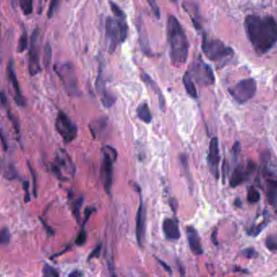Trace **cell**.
<instances>
[{
  "label": "cell",
  "instance_id": "cell-1",
  "mask_svg": "<svg viewBox=\"0 0 277 277\" xmlns=\"http://www.w3.org/2000/svg\"><path fill=\"white\" fill-rule=\"evenodd\" d=\"M245 29L257 54H266L276 44L277 21L271 16H247Z\"/></svg>",
  "mask_w": 277,
  "mask_h": 277
},
{
  "label": "cell",
  "instance_id": "cell-2",
  "mask_svg": "<svg viewBox=\"0 0 277 277\" xmlns=\"http://www.w3.org/2000/svg\"><path fill=\"white\" fill-rule=\"evenodd\" d=\"M167 33L172 63L176 67H181L187 61L189 42L182 25L173 15L168 20Z\"/></svg>",
  "mask_w": 277,
  "mask_h": 277
},
{
  "label": "cell",
  "instance_id": "cell-3",
  "mask_svg": "<svg viewBox=\"0 0 277 277\" xmlns=\"http://www.w3.org/2000/svg\"><path fill=\"white\" fill-rule=\"evenodd\" d=\"M202 49L209 60L217 64H225L234 54V50L226 46L222 41L208 39L206 34L202 37Z\"/></svg>",
  "mask_w": 277,
  "mask_h": 277
},
{
  "label": "cell",
  "instance_id": "cell-4",
  "mask_svg": "<svg viewBox=\"0 0 277 277\" xmlns=\"http://www.w3.org/2000/svg\"><path fill=\"white\" fill-rule=\"evenodd\" d=\"M51 171L61 181H69L75 174V165L69 153L64 149H60L56 154L54 162L51 164Z\"/></svg>",
  "mask_w": 277,
  "mask_h": 277
},
{
  "label": "cell",
  "instance_id": "cell-5",
  "mask_svg": "<svg viewBox=\"0 0 277 277\" xmlns=\"http://www.w3.org/2000/svg\"><path fill=\"white\" fill-rule=\"evenodd\" d=\"M117 151L112 146H106L102 149V168H101V177H102L103 187L106 194H110L113 179V164L117 158Z\"/></svg>",
  "mask_w": 277,
  "mask_h": 277
},
{
  "label": "cell",
  "instance_id": "cell-6",
  "mask_svg": "<svg viewBox=\"0 0 277 277\" xmlns=\"http://www.w3.org/2000/svg\"><path fill=\"white\" fill-rule=\"evenodd\" d=\"M257 83L254 78L241 80L229 89L230 95L240 104L250 100L256 93Z\"/></svg>",
  "mask_w": 277,
  "mask_h": 277
},
{
  "label": "cell",
  "instance_id": "cell-7",
  "mask_svg": "<svg viewBox=\"0 0 277 277\" xmlns=\"http://www.w3.org/2000/svg\"><path fill=\"white\" fill-rule=\"evenodd\" d=\"M56 129L65 143L69 144L77 138V127L64 112H59L56 121Z\"/></svg>",
  "mask_w": 277,
  "mask_h": 277
},
{
  "label": "cell",
  "instance_id": "cell-8",
  "mask_svg": "<svg viewBox=\"0 0 277 277\" xmlns=\"http://www.w3.org/2000/svg\"><path fill=\"white\" fill-rule=\"evenodd\" d=\"M139 194V206H138L137 216H136V238L138 246L142 247L143 245L145 236H146V209L144 206L143 198H142V191L138 186H136Z\"/></svg>",
  "mask_w": 277,
  "mask_h": 277
},
{
  "label": "cell",
  "instance_id": "cell-9",
  "mask_svg": "<svg viewBox=\"0 0 277 277\" xmlns=\"http://www.w3.org/2000/svg\"><path fill=\"white\" fill-rule=\"evenodd\" d=\"M255 169H256V164L252 161H249L246 167H244V165L242 163L238 165L232 173L230 186L235 188L246 182L250 175L255 171Z\"/></svg>",
  "mask_w": 277,
  "mask_h": 277
},
{
  "label": "cell",
  "instance_id": "cell-10",
  "mask_svg": "<svg viewBox=\"0 0 277 277\" xmlns=\"http://www.w3.org/2000/svg\"><path fill=\"white\" fill-rule=\"evenodd\" d=\"M38 38L39 31L35 29L32 34L31 46L29 50V70L30 75L35 76L41 71L39 57H38Z\"/></svg>",
  "mask_w": 277,
  "mask_h": 277
},
{
  "label": "cell",
  "instance_id": "cell-11",
  "mask_svg": "<svg viewBox=\"0 0 277 277\" xmlns=\"http://www.w3.org/2000/svg\"><path fill=\"white\" fill-rule=\"evenodd\" d=\"M207 163L211 174L215 179H218L219 177V140L217 138H213L210 140Z\"/></svg>",
  "mask_w": 277,
  "mask_h": 277
},
{
  "label": "cell",
  "instance_id": "cell-12",
  "mask_svg": "<svg viewBox=\"0 0 277 277\" xmlns=\"http://www.w3.org/2000/svg\"><path fill=\"white\" fill-rule=\"evenodd\" d=\"M106 29V38L108 41L109 50L113 53L115 50L118 42H121L120 38V29L117 21L112 17H107L105 23Z\"/></svg>",
  "mask_w": 277,
  "mask_h": 277
},
{
  "label": "cell",
  "instance_id": "cell-13",
  "mask_svg": "<svg viewBox=\"0 0 277 277\" xmlns=\"http://www.w3.org/2000/svg\"><path fill=\"white\" fill-rule=\"evenodd\" d=\"M8 73H9V79H10L13 89L15 90V101L18 106H25V98L21 94L20 90L19 83L17 81L16 72H15L14 61L13 59L9 61V66H8Z\"/></svg>",
  "mask_w": 277,
  "mask_h": 277
},
{
  "label": "cell",
  "instance_id": "cell-14",
  "mask_svg": "<svg viewBox=\"0 0 277 277\" xmlns=\"http://www.w3.org/2000/svg\"><path fill=\"white\" fill-rule=\"evenodd\" d=\"M186 235L190 250L195 255H200L203 253L200 237L198 231L193 226L186 228Z\"/></svg>",
  "mask_w": 277,
  "mask_h": 277
},
{
  "label": "cell",
  "instance_id": "cell-15",
  "mask_svg": "<svg viewBox=\"0 0 277 277\" xmlns=\"http://www.w3.org/2000/svg\"><path fill=\"white\" fill-rule=\"evenodd\" d=\"M162 231L166 238L170 241H177L181 238L179 226L176 219H165L162 222Z\"/></svg>",
  "mask_w": 277,
  "mask_h": 277
},
{
  "label": "cell",
  "instance_id": "cell-16",
  "mask_svg": "<svg viewBox=\"0 0 277 277\" xmlns=\"http://www.w3.org/2000/svg\"><path fill=\"white\" fill-rule=\"evenodd\" d=\"M198 70H197V74H198V78L202 81V83L205 85H210L215 81V77L213 74L212 69H210L209 65L202 62L201 64H198Z\"/></svg>",
  "mask_w": 277,
  "mask_h": 277
},
{
  "label": "cell",
  "instance_id": "cell-17",
  "mask_svg": "<svg viewBox=\"0 0 277 277\" xmlns=\"http://www.w3.org/2000/svg\"><path fill=\"white\" fill-rule=\"evenodd\" d=\"M141 77H142V81H143L146 85H148V86L151 88V90H152L155 93V94L158 96V103H159V107H160L161 110H165L166 103H165L164 97L162 95V92L159 90L158 86H157V84L155 83V82L151 79V77H150L148 74H146V73H142Z\"/></svg>",
  "mask_w": 277,
  "mask_h": 277
},
{
  "label": "cell",
  "instance_id": "cell-18",
  "mask_svg": "<svg viewBox=\"0 0 277 277\" xmlns=\"http://www.w3.org/2000/svg\"><path fill=\"white\" fill-rule=\"evenodd\" d=\"M267 197L271 206H277V181L267 180Z\"/></svg>",
  "mask_w": 277,
  "mask_h": 277
},
{
  "label": "cell",
  "instance_id": "cell-19",
  "mask_svg": "<svg viewBox=\"0 0 277 277\" xmlns=\"http://www.w3.org/2000/svg\"><path fill=\"white\" fill-rule=\"evenodd\" d=\"M183 83L186 88L187 94L193 98H197L198 97V91L194 85V81L192 80V76L190 72H186L183 77Z\"/></svg>",
  "mask_w": 277,
  "mask_h": 277
},
{
  "label": "cell",
  "instance_id": "cell-20",
  "mask_svg": "<svg viewBox=\"0 0 277 277\" xmlns=\"http://www.w3.org/2000/svg\"><path fill=\"white\" fill-rule=\"evenodd\" d=\"M137 116L138 119L141 120L144 123L150 124L152 121V115L148 105L146 104V102H143L138 106Z\"/></svg>",
  "mask_w": 277,
  "mask_h": 277
},
{
  "label": "cell",
  "instance_id": "cell-21",
  "mask_svg": "<svg viewBox=\"0 0 277 277\" xmlns=\"http://www.w3.org/2000/svg\"><path fill=\"white\" fill-rule=\"evenodd\" d=\"M106 125V120L105 118L98 119L94 121L93 123L90 124V132L92 133V135L95 138L97 134H99L102 129H104Z\"/></svg>",
  "mask_w": 277,
  "mask_h": 277
},
{
  "label": "cell",
  "instance_id": "cell-22",
  "mask_svg": "<svg viewBox=\"0 0 277 277\" xmlns=\"http://www.w3.org/2000/svg\"><path fill=\"white\" fill-rule=\"evenodd\" d=\"M101 100H102V103L103 106L106 107H110L114 105L116 102V97L113 94H110V92L106 91L103 92L102 94H100Z\"/></svg>",
  "mask_w": 277,
  "mask_h": 277
},
{
  "label": "cell",
  "instance_id": "cell-23",
  "mask_svg": "<svg viewBox=\"0 0 277 277\" xmlns=\"http://www.w3.org/2000/svg\"><path fill=\"white\" fill-rule=\"evenodd\" d=\"M82 204H83V198L82 197L77 198L75 201H72V210H73V215L75 216L77 222L80 221V210H81Z\"/></svg>",
  "mask_w": 277,
  "mask_h": 277
},
{
  "label": "cell",
  "instance_id": "cell-24",
  "mask_svg": "<svg viewBox=\"0 0 277 277\" xmlns=\"http://www.w3.org/2000/svg\"><path fill=\"white\" fill-rule=\"evenodd\" d=\"M139 34H140V42H141V46H142V50L146 53H150V46H149V42L147 40V36H146V33L144 31L143 28L139 27Z\"/></svg>",
  "mask_w": 277,
  "mask_h": 277
},
{
  "label": "cell",
  "instance_id": "cell-25",
  "mask_svg": "<svg viewBox=\"0 0 277 277\" xmlns=\"http://www.w3.org/2000/svg\"><path fill=\"white\" fill-rule=\"evenodd\" d=\"M247 199L250 203H256L258 201L260 200V194L259 192L254 187H251L249 189L248 194H247Z\"/></svg>",
  "mask_w": 277,
  "mask_h": 277
},
{
  "label": "cell",
  "instance_id": "cell-26",
  "mask_svg": "<svg viewBox=\"0 0 277 277\" xmlns=\"http://www.w3.org/2000/svg\"><path fill=\"white\" fill-rule=\"evenodd\" d=\"M20 6L24 14H31L33 12V0H20Z\"/></svg>",
  "mask_w": 277,
  "mask_h": 277
},
{
  "label": "cell",
  "instance_id": "cell-27",
  "mask_svg": "<svg viewBox=\"0 0 277 277\" xmlns=\"http://www.w3.org/2000/svg\"><path fill=\"white\" fill-rule=\"evenodd\" d=\"M266 246L269 250H271L272 252L277 251V237L276 236L271 235L267 237V239L265 241Z\"/></svg>",
  "mask_w": 277,
  "mask_h": 277
},
{
  "label": "cell",
  "instance_id": "cell-28",
  "mask_svg": "<svg viewBox=\"0 0 277 277\" xmlns=\"http://www.w3.org/2000/svg\"><path fill=\"white\" fill-rule=\"evenodd\" d=\"M42 274L46 277L60 276V273H59L57 269L54 268V267H51L49 264L44 265L43 268H42Z\"/></svg>",
  "mask_w": 277,
  "mask_h": 277
},
{
  "label": "cell",
  "instance_id": "cell-29",
  "mask_svg": "<svg viewBox=\"0 0 277 277\" xmlns=\"http://www.w3.org/2000/svg\"><path fill=\"white\" fill-rule=\"evenodd\" d=\"M28 45V37L27 32L24 30L23 33L21 34V38L19 39V45H18V49L17 51L19 53H22L25 51V49L27 48Z\"/></svg>",
  "mask_w": 277,
  "mask_h": 277
},
{
  "label": "cell",
  "instance_id": "cell-30",
  "mask_svg": "<svg viewBox=\"0 0 277 277\" xmlns=\"http://www.w3.org/2000/svg\"><path fill=\"white\" fill-rule=\"evenodd\" d=\"M5 176L7 179H9V181H13V180L17 179L18 178V174H17V170L15 169L14 166L13 165H9L6 168V170L5 172Z\"/></svg>",
  "mask_w": 277,
  "mask_h": 277
},
{
  "label": "cell",
  "instance_id": "cell-31",
  "mask_svg": "<svg viewBox=\"0 0 277 277\" xmlns=\"http://www.w3.org/2000/svg\"><path fill=\"white\" fill-rule=\"evenodd\" d=\"M11 234L9 228L5 227L0 233V242L2 245H9L10 242Z\"/></svg>",
  "mask_w": 277,
  "mask_h": 277
},
{
  "label": "cell",
  "instance_id": "cell-32",
  "mask_svg": "<svg viewBox=\"0 0 277 277\" xmlns=\"http://www.w3.org/2000/svg\"><path fill=\"white\" fill-rule=\"evenodd\" d=\"M87 236H86V230L84 228H81L79 234L76 238V245L78 246H82L86 244Z\"/></svg>",
  "mask_w": 277,
  "mask_h": 277
},
{
  "label": "cell",
  "instance_id": "cell-33",
  "mask_svg": "<svg viewBox=\"0 0 277 277\" xmlns=\"http://www.w3.org/2000/svg\"><path fill=\"white\" fill-rule=\"evenodd\" d=\"M51 60V47L50 43L46 44L44 49V65L46 68H49Z\"/></svg>",
  "mask_w": 277,
  "mask_h": 277
},
{
  "label": "cell",
  "instance_id": "cell-34",
  "mask_svg": "<svg viewBox=\"0 0 277 277\" xmlns=\"http://www.w3.org/2000/svg\"><path fill=\"white\" fill-rule=\"evenodd\" d=\"M109 4H110V9L113 11V14L115 16L116 18H122V17H125V13H123V11L121 10L119 7L116 5L115 3H113V1L109 0Z\"/></svg>",
  "mask_w": 277,
  "mask_h": 277
},
{
  "label": "cell",
  "instance_id": "cell-35",
  "mask_svg": "<svg viewBox=\"0 0 277 277\" xmlns=\"http://www.w3.org/2000/svg\"><path fill=\"white\" fill-rule=\"evenodd\" d=\"M242 254L244 256L248 258H254L258 256V253L254 248H247L242 250Z\"/></svg>",
  "mask_w": 277,
  "mask_h": 277
},
{
  "label": "cell",
  "instance_id": "cell-36",
  "mask_svg": "<svg viewBox=\"0 0 277 277\" xmlns=\"http://www.w3.org/2000/svg\"><path fill=\"white\" fill-rule=\"evenodd\" d=\"M147 1H148L150 8L152 9L154 16H155L157 18H159V17H160V11H159V9H158L156 1H155V0H147Z\"/></svg>",
  "mask_w": 277,
  "mask_h": 277
},
{
  "label": "cell",
  "instance_id": "cell-37",
  "mask_svg": "<svg viewBox=\"0 0 277 277\" xmlns=\"http://www.w3.org/2000/svg\"><path fill=\"white\" fill-rule=\"evenodd\" d=\"M240 150H241V145H240V142H236L231 150L232 156L234 157V161H236L235 159L238 158V155H239L240 154Z\"/></svg>",
  "mask_w": 277,
  "mask_h": 277
},
{
  "label": "cell",
  "instance_id": "cell-38",
  "mask_svg": "<svg viewBox=\"0 0 277 277\" xmlns=\"http://www.w3.org/2000/svg\"><path fill=\"white\" fill-rule=\"evenodd\" d=\"M28 166H29V171L31 173L32 179H33V193H34V197H37V186H36V173L34 172L33 168L31 167V165L29 164V162H28Z\"/></svg>",
  "mask_w": 277,
  "mask_h": 277
},
{
  "label": "cell",
  "instance_id": "cell-39",
  "mask_svg": "<svg viewBox=\"0 0 277 277\" xmlns=\"http://www.w3.org/2000/svg\"><path fill=\"white\" fill-rule=\"evenodd\" d=\"M101 249H102V245H101V244H98V246H96L95 248L94 249V250L92 251L91 254L89 255L88 259L90 260L91 258H98L101 254Z\"/></svg>",
  "mask_w": 277,
  "mask_h": 277
},
{
  "label": "cell",
  "instance_id": "cell-40",
  "mask_svg": "<svg viewBox=\"0 0 277 277\" xmlns=\"http://www.w3.org/2000/svg\"><path fill=\"white\" fill-rule=\"evenodd\" d=\"M59 0H51L50 2V9L48 11V17L50 18L54 15V11L57 10V7H58Z\"/></svg>",
  "mask_w": 277,
  "mask_h": 277
},
{
  "label": "cell",
  "instance_id": "cell-41",
  "mask_svg": "<svg viewBox=\"0 0 277 277\" xmlns=\"http://www.w3.org/2000/svg\"><path fill=\"white\" fill-rule=\"evenodd\" d=\"M23 188L25 193V202H29L30 201V195L29 193V182L25 181L23 182Z\"/></svg>",
  "mask_w": 277,
  "mask_h": 277
},
{
  "label": "cell",
  "instance_id": "cell-42",
  "mask_svg": "<svg viewBox=\"0 0 277 277\" xmlns=\"http://www.w3.org/2000/svg\"><path fill=\"white\" fill-rule=\"evenodd\" d=\"M229 169L228 167V162L226 159H225L223 162V180L224 182H225V179H226V176H227V169Z\"/></svg>",
  "mask_w": 277,
  "mask_h": 277
},
{
  "label": "cell",
  "instance_id": "cell-43",
  "mask_svg": "<svg viewBox=\"0 0 277 277\" xmlns=\"http://www.w3.org/2000/svg\"><path fill=\"white\" fill-rule=\"evenodd\" d=\"M156 259L158 261V263H160V264L162 265V267H163V268H164L165 270L168 271V272L172 274L171 267H169V266H168V265L166 264V263H165L163 261L160 260L159 258H156Z\"/></svg>",
  "mask_w": 277,
  "mask_h": 277
},
{
  "label": "cell",
  "instance_id": "cell-44",
  "mask_svg": "<svg viewBox=\"0 0 277 277\" xmlns=\"http://www.w3.org/2000/svg\"><path fill=\"white\" fill-rule=\"evenodd\" d=\"M69 275L70 277H81L83 276L84 274L81 271L76 270V271H73V272L70 273Z\"/></svg>",
  "mask_w": 277,
  "mask_h": 277
},
{
  "label": "cell",
  "instance_id": "cell-45",
  "mask_svg": "<svg viewBox=\"0 0 277 277\" xmlns=\"http://www.w3.org/2000/svg\"><path fill=\"white\" fill-rule=\"evenodd\" d=\"M216 230H215L214 233H213L212 235H211V240H212L213 243L215 244V246L218 245V242L215 241V240H216Z\"/></svg>",
  "mask_w": 277,
  "mask_h": 277
},
{
  "label": "cell",
  "instance_id": "cell-46",
  "mask_svg": "<svg viewBox=\"0 0 277 277\" xmlns=\"http://www.w3.org/2000/svg\"><path fill=\"white\" fill-rule=\"evenodd\" d=\"M1 138H2V142L3 145H4V148H5V150H6L7 149H8V145H6V144H5V137H4V134H3V132L2 133H1Z\"/></svg>",
  "mask_w": 277,
  "mask_h": 277
},
{
  "label": "cell",
  "instance_id": "cell-47",
  "mask_svg": "<svg viewBox=\"0 0 277 277\" xmlns=\"http://www.w3.org/2000/svg\"><path fill=\"white\" fill-rule=\"evenodd\" d=\"M235 205L237 206H241L242 205V201L240 200L239 198H237L235 201Z\"/></svg>",
  "mask_w": 277,
  "mask_h": 277
}]
</instances>
